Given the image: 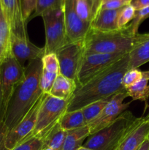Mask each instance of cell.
Returning a JSON list of instances; mask_svg holds the SVG:
<instances>
[{"label": "cell", "mask_w": 149, "mask_h": 150, "mask_svg": "<svg viewBox=\"0 0 149 150\" xmlns=\"http://www.w3.org/2000/svg\"><path fill=\"white\" fill-rule=\"evenodd\" d=\"M129 70L128 54L82 86H77L69 100L67 111L82 109L89 104L109 99L125 90L122 80Z\"/></svg>", "instance_id": "cell-1"}, {"label": "cell", "mask_w": 149, "mask_h": 150, "mask_svg": "<svg viewBox=\"0 0 149 150\" xmlns=\"http://www.w3.org/2000/svg\"><path fill=\"white\" fill-rule=\"evenodd\" d=\"M42 59L29 62L25 67L23 79L15 86L10 95L2 118L8 132L21 121L43 93L40 87Z\"/></svg>", "instance_id": "cell-2"}, {"label": "cell", "mask_w": 149, "mask_h": 150, "mask_svg": "<svg viewBox=\"0 0 149 150\" xmlns=\"http://www.w3.org/2000/svg\"><path fill=\"white\" fill-rule=\"evenodd\" d=\"M143 119L134 117L131 111H124L109 125L89 136L83 146L92 150H117L129 133Z\"/></svg>", "instance_id": "cell-3"}, {"label": "cell", "mask_w": 149, "mask_h": 150, "mask_svg": "<svg viewBox=\"0 0 149 150\" xmlns=\"http://www.w3.org/2000/svg\"><path fill=\"white\" fill-rule=\"evenodd\" d=\"M137 35H131L127 26L113 32H99L90 29L83 40L84 55L127 54L137 42Z\"/></svg>", "instance_id": "cell-4"}, {"label": "cell", "mask_w": 149, "mask_h": 150, "mask_svg": "<svg viewBox=\"0 0 149 150\" xmlns=\"http://www.w3.org/2000/svg\"><path fill=\"white\" fill-rule=\"evenodd\" d=\"M68 103L69 100L46 94L39 107L36 125L30 137L37 136L42 139L67 111Z\"/></svg>", "instance_id": "cell-5"}, {"label": "cell", "mask_w": 149, "mask_h": 150, "mask_svg": "<svg viewBox=\"0 0 149 150\" xmlns=\"http://www.w3.org/2000/svg\"><path fill=\"white\" fill-rule=\"evenodd\" d=\"M45 32V54L57 52L70 42L66 32L64 7L51 10L42 15Z\"/></svg>", "instance_id": "cell-6"}, {"label": "cell", "mask_w": 149, "mask_h": 150, "mask_svg": "<svg viewBox=\"0 0 149 150\" xmlns=\"http://www.w3.org/2000/svg\"><path fill=\"white\" fill-rule=\"evenodd\" d=\"M59 64L60 74L76 82L83 57V40L68 42L56 53Z\"/></svg>", "instance_id": "cell-7"}, {"label": "cell", "mask_w": 149, "mask_h": 150, "mask_svg": "<svg viewBox=\"0 0 149 150\" xmlns=\"http://www.w3.org/2000/svg\"><path fill=\"white\" fill-rule=\"evenodd\" d=\"M128 54V53H127ZM127 54H93L84 55L77 76V86L85 84L93 76L101 73Z\"/></svg>", "instance_id": "cell-8"}, {"label": "cell", "mask_w": 149, "mask_h": 150, "mask_svg": "<svg viewBox=\"0 0 149 150\" xmlns=\"http://www.w3.org/2000/svg\"><path fill=\"white\" fill-rule=\"evenodd\" d=\"M24 73V66L17 61L11 52L0 62V85L3 96V114L13 89L23 79Z\"/></svg>", "instance_id": "cell-9"}, {"label": "cell", "mask_w": 149, "mask_h": 150, "mask_svg": "<svg viewBox=\"0 0 149 150\" xmlns=\"http://www.w3.org/2000/svg\"><path fill=\"white\" fill-rule=\"evenodd\" d=\"M45 95V93H42L21 121L7 133L5 139V148L7 150H12L18 144L29 139L32 136L36 125L39 107Z\"/></svg>", "instance_id": "cell-10"}, {"label": "cell", "mask_w": 149, "mask_h": 150, "mask_svg": "<svg viewBox=\"0 0 149 150\" xmlns=\"http://www.w3.org/2000/svg\"><path fill=\"white\" fill-rule=\"evenodd\" d=\"M127 97V92L124 90L113 95L110 98L97 118L88 125L90 129V136L109 125L118 116L126 111L131 103V102L124 103V99Z\"/></svg>", "instance_id": "cell-11"}, {"label": "cell", "mask_w": 149, "mask_h": 150, "mask_svg": "<svg viewBox=\"0 0 149 150\" xmlns=\"http://www.w3.org/2000/svg\"><path fill=\"white\" fill-rule=\"evenodd\" d=\"M64 23L70 42L83 40L91 29V25L83 21L75 10V0H64Z\"/></svg>", "instance_id": "cell-12"}, {"label": "cell", "mask_w": 149, "mask_h": 150, "mask_svg": "<svg viewBox=\"0 0 149 150\" xmlns=\"http://www.w3.org/2000/svg\"><path fill=\"white\" fill-rule=\"evenodd\" d=\"M10 52L21 65L26 61L42 58L45 55V48H39L32 43L29 38L10 34Z\"/></svg>", "instance_id": "cell-13"}, {"label": "cell", "mask_w": 149, "mask_h": 150, "mask_svg": "<svg viewBox=\"0 0 149 150\" xmlns=\"http://www.w3.org/2000/svg\"><path fill=\"white\" fill-rule=\"evenodd\" d=\"M1 10L12 34L29 38L26 24L22 15L20 0H0Z\"/></svg>", "instance_id": "cell-14"}, {"label": "cell", "mask_w": 149, "mask_h": 150, "mask_svg": "<svg viewBox=\"0 0 149 150\" xmlns=\"http://www.w3.org/2000/svg\"><path fill=\"white\" fill-rule=\"evenodd\" d=\"M148 138H149V117H146L129 133L117 150H138Z\"/></svg>", "instance_id": "cell-15"}, {"label": "cell", "mask_w": 149, "mask_h": 150, "mask_svg": "<svg viewBox=\"0 0 149 150\" xmlns=\"http://www.w3.org/2000/svg\"><path fill=\"white\" fill-rule=\"evenodd\" d=\"M123 7L116 10H100L91 23V29L99 32L118 30V18Z\"/></svg>", "instance_id": "cell-16"}, {"label": "cell", "mask_w": 149, "mask_h": 150, "mask_svg": "<svg viewBox=\"0 0 149 150\" xmlns=\"http://www.w3.org/2000/svg\"><path fill=\"white\" fill-rule=\"evenodd\" d=\"M129 70L137 69L149 62V39H145L137 34V42L128 53Z\"/></svg>", "instance_id": "cell-17"}, {"label": "cell", "mask_w": 149, "mask_h": 150, "mask_svg": "<svg viewBox=\"0 0 149 150\" xmlns=\"http://www.w3.org/2000/svg\"><path fill=\"white\" fill-rule=\"evenodd\" d=\"M77 88V83L74 81L65 77L61 74H58L56 79L49 95L60 98V99L69 100Z\"/></svg>", "instance_id": "cell-18"}, {"label": "cell", "mask_w": 149, "mask_h": 150, "mask_svg": "<svg viewBox=\"0 0 149 150\" xmlns=\"http://www.w3.org/2000/svg\"><path fill=\"white\" fill-rule=\"evenodd\" d=\"M102 0H75V10L79 17L91 25L100 10Z\"/></svg>", "instance_id": "cell-19"}, {"label": "cell", "mask_w": 149, "mask_h": 150, "mask_svg": "<svg viewBox=\"0 0 149 150\" xmlns=\"http://www.w3.org/2000/svg\"><path fill=\"white\" fill-rule=\"evenodd\" d=\"M67 131L64 130L59 122L51 127L42 138L44 148H51L53 150H61L67 136Z\"/></svg>", "instance_id": "cell-20"}, {"label": "cell", "mask_w": 149, "mask_h": 150, "mask_svg": "<svg viewBox=\"0 0 149 150\" xmlns=\"http://www.w3.org/2000/svg\"><path fill=\"white\" fill-rule=\"evenodd\" d=\"M143 77L139 81L131 86L125 88L128 97H131L132 100L144 101L148 107L147 101L149 99V70L143 71ZM145 108V109H146Z\"/></svg>", "instance_id": "cell-21"}, {"label": "cell", "mask_w": 149, "mask_h": 150, "mask_svg": "<svg viewBox=\"0 0 149 150\" xmlns=\"http://www.w3.org/2000/svg\"><path fill=\"white\" fill-rule=\"evenodd\" d=\"M89 136L90 129L88 125L79 128L68 130L61 150H77L83 146L84 140L88 139Z\"/></svg>", "instance_id": "cell-22"}, {"label": "cell", "mask_w": 149, "mask_h": 150, "mask_svg": "<svg viewBox=\"0 0 149 150\" xmlns=\"http://www.w3.org/2000/svg\"><path fill=\"white\" fill-rule=\"evenodd\" d=\"M59 125L64 130H68L82 127L86 125L81 109L72 111H66L60 118Z\"/></svg>", "instance_id": "cell-23"}, {"label": "cell", "mask_w": 149, "mask_h": 150, "mask_svg": "<svg viewBox=\"0 0 149 150\" xmlns=\"http://www.w3.org/2000/svg\"><path fill=\"white\" fill-rule=\"evenodd\" d=\"M10 29L1 7L0 11V62L10 52Z\"/></svg>", "instance_id": "cell-24"}, {"label": "cell", "mask_w": 149, "mask_h": 150, "mask_svg": "<svg viewBox=\"0 0 149 150\" xmlns=\"http://www.w3.org/2000/svg\"><path fill=\"white\" fill-rule=\"evenodd\" d=\"M110 100V98L96 101V102L89 104V105L82 108L81 110L83 111L86 125H89L95 119L97 118L98 116L101 114L102 110L108 103Z\"/></svg>", "instance_id": "cell-25"}, {"label": "cell", "mask_w": 149, "mask_h": 150, "mask_svg": "<svg viewBox=\"0 0 149 150\" xmlns=\"http://www.w3.org/2000/svg\"><path fill=\"white\" fill-rule=\"evenodd\" d=\"M64 4V0H37L34 13L29 20L37 16H42V14L47 12L63 8Z\"/></svg>", "instance_id": "cell-26"}, {"label": "cell", "mask_w": 149, "mask_h": 150, "mask_svg": "<svg viewBox=\"0 0 149 150\" xmlns=\"http://www.w3.org/2000/svg\"><path fill=\"white\" fill-rule=\"evenodd\" d=\"M148 18H149V7L136 10L133 20L127 26L131 35L135 36L138 34L139 26Z\"/></svg>", "instance_id": "cell-27"}, {"label": "cell", "mask_w": 149, "mask_h": 150, "mask_svg": "<svg viewBox=\"0 0 149 150\" xmlns=\"http://www.w3.org/2000/svg\"><path fill=\"white\" fill-rule=\"evenodd\" d=\"M44 149L43 142L37 136H32L15 146L12 150H42Z\"/></svg>", "instance_id": "cell-28"}, {"label": "cell", "mask_w": 149, "mask_h": 150, "mask_svg": "<svg viewBox=\"0 0 149 150\" xmlns=\"http://www.w3.org/2000/svg\"><path fill=\"white\" fill-rule=\"evenodd\" d=\"M135 9L130 4L124 6L121 9L118 18V29L126 27L133 20L135 15Z\"/></svg>", "instance_id": "cell-29"}, {"label": "cell", "mask_w": 149, "mask_h": 150, "mask_svg": "<svg viewBox=\"0 0 149 150\" xmlns=\"http://www.w3.org/2000/svg\"><path fill=\"white\" fill-rule=\"evenodd\" d=\"M42 62L43 70L56 74H60L59 64L56 54L52 53V54H45L42 57Z\"/></svg>", "instance_id": "cell-30"}, {"label": "cell", "mask_w": 149, "mask_h": 150, "mask_svg": "<svg viewBox=\"0 0 149 150\" xmlns=\"http://www.w3.org/2000/svg\"><path fill=\"white\" fill-rule=\"evenodd\" d=\"M143 77V71H140L138 69H130L128 70L124 74L122 80V85L124 88L131 86L137 83Z\"/></svg>", "instance_id": "cell-31"}, {"label": "cell", "mask_w": 149, "mask_h": 150, "mask_svg": "<svg viewBox=\"0 0 149 150\" xmlns=\"http://www.w3.org/2000/svg\"><path fill=\"white\" fill-rule=\"evenodd\" d=\"M37 0H20L22 15L23 20L26 23L29 21L31 16L34 13L36 8Z\"/></svg>", "instance_id": "cell-32"}, {"label": "cell", "mask_w": 149, "mask_h": 150, "mask_svg": "<svg viewBox=\"0 0 149 150\" xmlns=\"http://www.w3.org/2000/svg\"><path fill=\"white\" fill-rule=\"evenodd\" d=\"M128 4L120 0H103L100 10H116L121 8Z\"/></svg>", "instance_id": "cell-33"}, {"label": "cell", "mask_w": 149, "mask_h": 150, "mask_svg": "<svg viewBox=\"0 0 149 150\" xmlns=\"http://www.w3.org/2000/svg\"><path fill=\"white\" fill-rule=\"evenodd\" d=\"M8 130L3 121L0 122V150H7L5 148V139Z\"/></svg>", "instance_id": "cell-34"}, {"label": "cell", "mask_w": 149, "mask_h": 150, "mask_svg": "<svg viewBox=\"0 0 149 150\" xmlns=\"http://www.w3.org/2000/svg\"><path fill=\"white\" fill-rule=\"evenodd\" d=\"M130 4L136 10H140L144 7H149V0H131Z\"/></svg>", "instance_id": "cell-35"}, {"label": "cell", "mask_w": 149, "mask_h": 150, "mask_svg": "<svg viewBox=\"0 0 149 150\" xmlns=\"http://www.w3.org/2000/svg\"><path fill=\"white\" fill-rule=\"evenodd\" d=\"M3 118V96L1 91V85H0V122L2 121Z\"/></svg>", "instance_id": "cell-36"}, {"label": "cell", "mask_w": 149, "mask_h": 150, "mask_svg": "<svg viewBox=\"0 0 149 150\" xmlns=\"http://www.w3.org/2000/svg\"><path fill=\"white\" fill-rule=\"evenodd\" d=\"M149 149V138H148L143 143L138 150H148Z\"/></svg>", "instance_id": "cell-37"}, {"label": "cell", "mask_w": 149, "mask_h": 150, "mask_svg": "<svg viewBox=\"0 0 149 150\" xmlns=\"http://www.w3.org/2000/svg\"><path fill=\"white\" fill-rule=\"evenodd\" d=\"M142 37L145 39H149V33H146V34H141Z\"/></svg>", "instance_id": "cell-38"}, {"label": "cell", "mask_w": 149, "mask_h": 150, "mask_svg": "<svg viewBox=\"0 0 149 150\" xmlns=\"http://www.w3.org/2000/svg\"><path fill=\"white\" fill-rule=\"evenodd\" d=\"M77 150H92V149H89V148H87V147H84V146H80L79 149H77Z\"/></svg>", "instance_id": "cell-39"}, {"label": "cell", "mask_w": 149, "mask_h": 150, "mask_svg": "<svg viewBox=\"0 0 149 150\" xmlns=\"http://www.w3.org/2000/svg\"><path fill=\"white\" fill-rule=\"evenodd\" d=\"M102 1H103V0H102ZM120 1H124V2H125V3H127V4H130V2H131V0H120Z\"/></svg>", "instance_id": "cell-40"}, {"label": "cell", "mask_w": 149, "mask_h": 150, "mask_svg": "<svg viewBox=\"0 0 149 150\" xmlns=\"http://www.w3.org/2000/svg\"><path fill=\"white\" fill-rule=\"evenodd\" d=\"M148 108H149V104H148ZM147 117H149V113H148V114Z\"/></svg>", "instance_id": "cell-41"}, {"label": "cell", "mask_w": 149, "mask_h": 150, "mask_svg": "<svg viewBox=\"0 0 149 150\" xmlns=\"http://www.w3.org/2000/svg\"><path fill=\"white\" fill-rule=\"evenodd\" d=\"M0 11H1V4H0Z\"/></svg>", "instance_id": "cell-42"}, {"label": "cell", "mask_w": 149, "mask_h": 150, "mask_svg": "<svg viewBox=\"0 0 149 150\" xmlns=\"http://www.w3.org/2000/svg\"><path fill=\"white\" fill-rule=\"evenodd\" d=\"M148 150H149V149H148Z\"/></svg>", "instance_id": "cell-43"}]
</instances>
